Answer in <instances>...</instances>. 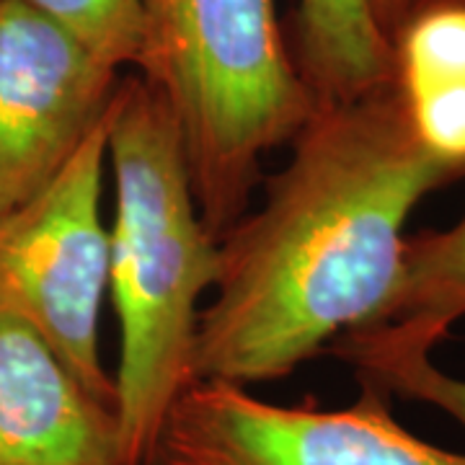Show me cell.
Segmentation results:
<instances>
[{"mask_svg": "<svg viewBox=\"0 0 465 465\" xmlns=\"http://www.w3.org/2000/svg\"><path fill=\"white\" fill-rule=\"evenodd\" d=\"M290 143L259 210L220 238L194 382L277 381L372 321L396 287L416 204L465 176L421 145L399 81L316 106Z\"/></svg>", "mask_w": 465, "mask_h": 465, "instance_id": "obj_1", "label": "cell"}, {"mask_svg": "<svg viewBox=\"0 0 465 465\" xmlns=\"http://www.w3.org/2000/svg\"><path fill=\"white\" fill-rule=\"evenodd\" d=\"M114 223L109 295L119 321L114 375L124 465H148L171 406L194 382L200 300L220 274L173 119L148 84L119 81L109 101Z\"/></svg>", "mask_w": 465, "mask_h": 465, "instance_id": "obj_2", "label": "cell"}, {"mask_svg": "<svg viewBox=\"0 0 465 465\" xmlns=\"http://www.w3.org/2000/svg\"><path fill=\"white\" fill-rule=\"evenodd\" d=\"M134 67L179 130L202 220L220 241L246 215L266 153L316 112L277 0H145Z\"/></svg>", "mask_w": 465, "mask_h": 465, "instance_id": "obj_3", "label": "cell"}, {"mask_svg": "<svg viewBox=\"0 0 465 465\" xmlns=\"http://www.w3.org/2000/svg\"><path fill=\"white\" fill-rule=\"evenodd\" d=\"M106 114L36 197L0 217V316L26 323L88 393L116 409L114 378L99 354L109 292V228L101 217Z\"/></svg>", "mask_w": 465, "mask_h": 465, "instance_id": "obj_4", "label": "cell"}, {"mask_svg": "<svg viewBox=\"0 0 465 465\" xmlns=\"http://www.w3.org/2000/svg\"><path fill=\"white\" fill-rule=\"evenodd\" d=\"M158 460L166 465H465L391 414L388 393L362 382L344 409L282 406L241 385L192 382L166 416Z\"/></svg>", "mask_w": 465, "mask_h": 465, "instance_id": "obj_5", "label": "cell"}, {"mask_svg": "<svg viewBox=\"0 0 465 465\" xmlns=\"http://www.w3.org/2000/svg\"><path fill=\"white\" fill-rule=\"evenodd\" d=\"M116 73L24 0H0V217L60 173L106 114Z\"/></svg>", "mask_w": 465, "mask_h": 465, "instance_id": "obj_6", "label": "cell"}, {"mask_svg": "<svg viewBox=\"0 0 465 465\" xmlns=\"http://www.w3.org/2000/svg\"><path fill=\"white\" fill-rule=\"evenodd\" d=\"M0 465H124L116 409L36 333L0 316Z\"/></svg>", "mask_w": 465, "mask_h": 465, "instance_id": "obj_7", "label": "cell"}, {"mask_svg": "<svg viewBox=\"0 0 465 465\" xmlns=\"http://www.w3.org/2000/svg\"><path fill=\"white\" fill-rule=\"evenodd\" d=\"M465 318V217L448 231L406 238L396 287L372 321L333 339L339 360L360 378L393 360L432 354L455 321Z\"/></svg>", "mask_w": 465, "mask_h": 465, "instance_id": "obj_8", "label": "cell"}, {"mask_svg": "<svg viewBox=\"0 0 465 465\" xmlns=\"http://www.w3.org/2000/svg\"><path fill=\"white\" fill-rule=\"evenodd\" d=\"M295 63L316 106L349 104L396 81L393 42L370 0H300Z\"/></svg>", "mask_w": 465, "mask_h": 465, "instance_id": "obj_9", "label": "cell"}, {"mask_svg": "<svg viewBox=\"0 0 465 465\" xmlns=\"http://www.w3.org/2000/svg\"><path fill=\"white\" fill-rule=\"evenodd\" d=\"M42 16L63 26L85 50L104 65H134L143 24L145 0H24Z\"/></svg>", "mask_w": 465, "mask_h": 465, "instance_id": "obj_10", "label": "cell"}, {"mask_svg": "<svg viewBox=\"0 0 465 465\" xmlns=\"http://www.w3.org/2000/svg\"><path fill=\"white\" fill-rule=\"evenodd\" d=\"M401 88L465 75V5L419 8L393 39Z\"/></svg>", "mask_w": 465, "mask_h": 465, "instance_id": "obj_11", "label": "cell"}, {"mask_svg": "<svg viewBox=\"0 0 465 465\" xmlns=\"http://www.w3.org/2000/svg\"><path fill=\"white\" fill-rule=\"evenodd\" d=\"M401 94L421 145L465 171V75L401 88Z\"/></svg>", "mask_w": 465, "mask_h": 465, "instance_id": "obj_12", "label": "cell"}, {"mask_svg": "<svg viewBox=\"0 0 465 465\" xmlns=\"http://www.w3.org/2000/svg\"><path fill=\"white\" fill-rule=\"evenodd\" d=\"M362 382L381 388L388 396L399 393L403 399L430 403L465 427V381L442 372L434 365L432 354H414L388 362L362 378Z\"/></svg>", "mask_w": 465, "mask_h": 465, "instance_id": "obj_13", "label": "cell"}, {"mask_svg": "<svg viewBox=\"0 0 465 465\" xmlns=\"http://www.w3.org/2000/svg\"><path fill=\"white\" fill-rule=\"evenodd\" d=\"M370 8L382 34L393 42L403 29V24L414 16L416 0H370Z\"/></svg>", "mask_w": 465, "mask_h": 465, "instance_id": "obj_14", "label": "cell"}, {"mask_svg": "<svg viewBox=\"0 0 465 465\" xmlns=\"http://www.w3.org/2000/svg\"><path fill=\"white\" fill-rule=\"evenodd\" d=\"M448 3H452V5H465V0H416V11L419 8H430V5H448Z\"/></svg>", "mask_w": 465, "mask_h": 465, "instance_id": "obj_15", "label": "cell"}, {"mask_svg": "<svg viewBox=\"0 0 465 465\" xmlns=\"http://www.w3.org/2000/svg\"><path fill=\"white\" fill-rule=\"evenodd\" d=\"M148 465H166V463H161V460H158V458H155V460H153V463H148Z\"/></svg>", "mask_w": 465, "mask_h": 465, "instance_id": "obj_16", "label": "cell"}]
</instances>
